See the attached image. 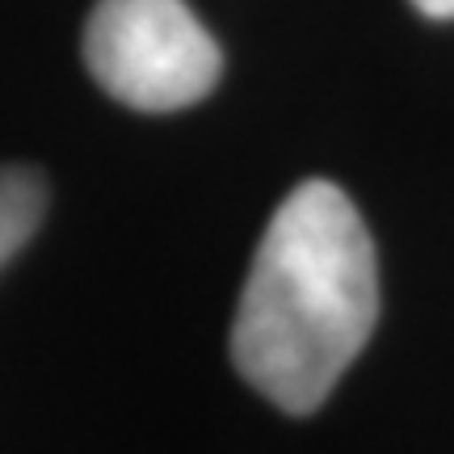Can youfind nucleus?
Wrapping results in <instances>:
<instances>
[{"mask_svg":"<svg viewBox=\"0 0 454 454\" xmlns=\"http://www.w3.org/2000/svg\"><path fill=\"white\" fill-rule=\"evenodd\" d=\"M379 320V265L349 194L311 177L274 211L244 278L231 362L291 417L325 404Z\"/></svg>","mask_w":454,"mask_h":454,"instance_id":"nucleus-1","label":"nucleus"},{"mask_svg":"<svg viewBox=\"0 0 454 454\" xmlns=\"http://www.w3.org/2000/svg\"><path fill=\"white\" fill-rule=\"evenodd\" d=\"M84 64L114 101L168 114L211 93L223 55L185 0H98L84 21Z\"/></svg>","mask_w":454,"mask_h":454,"instance_id":"nucleus-2","label":"nucleus"},{"mask_svg":"<svg viewBox=\"0 0 454 454\" xmlns=\"http://www.w3.org/2000/svg\"><path fill=\"white\" fill-rule=\"evenodd\" d=\"M47 215V177L30 164H0V270L17 257Z\"/></svg>","mask_w":454,"mask_h":454,"instance_id":"nucleus-3","label":"nucleus"},{"mask_svg":"<svg viewBox=\"0 0 454 454\" xmlns=\"http://www.w3.org/2000/svg\"><path fill=\"white\" fill-rule=\"evenodd\" d=\"M425 17H434V21H450L454 17V0H412Z\"/></svg>","mask_w":454,"mask_h":454,"instance_id":"nucleus-4","label":"nucleus"}]
</instances>
